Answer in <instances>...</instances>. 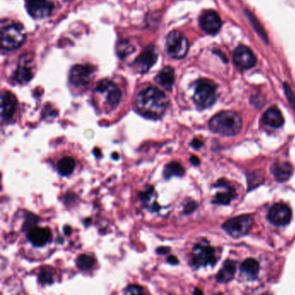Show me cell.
<instances>
[{
    "label": "cell",
    "mask_w": 295,
    "mask_h": 295,
    "mask_svg": "<svg viewBox=\"0 0 295 295\" xmlns=\"http://www.w3.org/2000/svg\"><path fill=\"white\" fill-rule=\"evenodd\" d=\"M167 106V97L156 87H148L137 96V110L145 118L153 119L161 118Z\"/></svg>",
    "instance_id": "obj_1"
},
{
    "label": "cell",
    "mask_w": 295,
    "mask_h": 295,
    "mask_svg": "<svg viewBox=\"0 0 295 295\" xmlns=\"http://www.w3.org/2000/svg\"><path fill=\"white\" fill-rule=\"evenodd\" d=\"M243 126L240 116L235 112H222L215 115L209 123V127L212 132L220 135H238Z\"/></svg>",
    "instance_id": "obj_2"
},
{
    "label": "cell",
    "mask_w": 295,
    "mask_h": 295,
    "mask_svg": "<svg viewBox=\"0 0 295 295\" xmlns=\"http://www.w3.org/2000/svg\"><path fill=\"white\" fill-rule=\"evenodd\" d=\"M25 39V31L20 23L3 21L1 23L0 42L2 49L11 51L22 46Z\"/></svg>",
    "instance_id": "obj_3"
},
{
    "label": "cell",
    "mask_w": 295,
    "mask_h": 295,
    "mask_svg": "<svg viewBox=\"0 0 295 295\" xmlns=\"http://www.w3.org/2000/svg\"><path fill=\"white\" fill-rule=\"evenodd\" d=\"M193 99L201 109L212 106L217 100V86L210 80H198L195 86Z\"/></svg>",
    "instance_id": "obj_4"
},
{
    "label": "cell",
    "mask_w": 295,
    "mask_h": 295,
    "mask_svg": "<svg viewBox=\"0 0 295 295\" xmlns=\"http://www.w3.org/2000/svg\"><path fill=\"white\" fill-rule=\"evenodd\" d=\"M95 92L99 97L104 99L103 101L105 106H107L111 110L114 109L122 101V94L121 90L110 80H104L100 81L96 86Z\"/></svg>",
    "instance_id": "obj_5"
},
{
    "label": "cell",
    "mask_w": 295,
    "mask_h": 295,
    "mask_svg": "<svg viewBox=\"0 0 295 295\" xmlns=\"http://www.w3.org/2000/svg\"><path fill=\"white\" fill-rule=\"evenodd\" d=\"M165 49L171 57L183 59L188 53V39L181 32L171 31L165 39Z\"/></svg>",
    "instance_id": "obj_6"
},
{
    "label": "cell",
    "mask_w": 295,
    "mask_h": 295,
    "mask_svg": "<svg viewBox=\"0 0 295 295\" xmlns=\"http://www.w3.org/2000/svg\"><path fill=\"white\" fill-rule=\"evenodd\" d=\"M253 223L254 219L251 216H239L225 222L223 228L232 238H239L249 233Z\"/></svg>",
    "instance_id": "obj_7"
},
{
    "label": "cell",
    "mask_w": 295,
    "mask_h": 295,
    "mask_svg": "<svg viewBox=\"0 0 295 295\" xmlns=\"http://www.w3.org/2000/svg\"><path fill=\"white\" fill-rule=\"evenodd\" d=\"M96 69L91 65H75L70 73V81L75 87H83L91 83Z\"/></svg>",
    "instance_id": "obj_8"
},
{
    "label": "cell",
    "mask_w": 295,
    "mask_h": 295,
    "mask_svg": "<svg viewBox=\"0 0 295 295\" xmlns=\"http://www.w3.org/2000/svg\"><path fill=\"white\" fill-rule=\"evenodd\" d=\"M217 261L215 249L206 244H198L194 247L193 255L191 258L192 264L196 268L214 265Z\"/></svg>",
    "instance_id": "obj_9"
},
{
    "label": "cell",
    "mask_w": 295,
    "mask_h": 295,
    "mask_svg": "<svg viewBox=\"0 0 295 295\" xmlns=\"http://www.w3.org/2000/svg\"><path fill=\"white\" fill-rule=\"evenodd\" d=\"M268 218L276 226H284L291 221L292 211L286 204L276 203L269 209Z\"/></svg>",
    "instance_id": "obj_10"
},
{
    "label": "cell",
    "mask_w": 295,
    "mask_h": 295,
    "mask_svg": "<svg viewBox=\"0 0 295 295\" xmlns=\"http://www.w3.org/2000/svg\"><path fill=\"white\" fill-rule=\"evenodd\" d=\"M25 4L29 14L36 19L49 17L54 10L51 0H26Z\"/></svg>",
    "instance_id": "obj_11"
},
{
    "label": "cell",
    "mask_w": 295,
    "mask_h": 295,
    "mask_svg": "<svg viewBox=\"0 0 295 295\" xmlns=\"http://www.w3.org/2000/svg\"><path fill=\"white\" fill-rule=\"evenodd\" d=\"M158 60V54L156 49L154 45H149L146 47L141 54L137 57L136 60L133 62V68L137 72L140 74H145L148 70L156 63Z\"/></svg>",
    "instance_id": "obj_12"
},
{
    "label": "cell",
    "mask_w": 295,
    "mask_h": 295,
    "mask_svg": "<svg viewBox=\"0 0 295 295\" xmlns=\"http://www.w3.org/2000/svg\"><path fill=\"white\" fill-rule=\"evenodd\" d=\"M199 23L203 31L207 34L214 35L220 30L222 20L217 12L207 11L201 15Z\"/></svg>",
    "instance_id": "obj_13"
},
{
    "label": "cell",
    "mask_w": 295,
    "mask_h": 295,
    "mask_svg": "<svg viewBox=\"0 0 295 295\" xmlns=\"http://www.w3.org/2000/svg\"><path fill=\"white\" fill-rule=\"evenodd\" d=\"M234 63L242 69H249L255 66L256 57L251 49L246 46H239L234 51Z\"/></svg>",
    "instance_id": "obj_14"
},
{
    "label": "cell",
    "mask_w": 295,
    "mask_h": 295,
    "mask_svg": "<svg viewBox=\"0 0 295 295\" xmlns=\"http://www.w3.org/2000/svg\"><path fill=\"white\" fill-rule=\"evenodd\" d=\"M18 107V101L11 92H4L1 95V116L3 120H10Z\"/></svg>",
    "instance_id": "obj_15"
},
{
    "label": "cell",
    "mask_w": 295,
    "mask_h": 295,
    "mask_svg": "<svg viewBox=\"0 0 295 295\" xmlns=\"http://www.w3.org/2000/svg\"><path fill=\"white\" fill-rule=\"evenodd\" d=\"M27 237L29 242L36 247L44 246L52 239V234L49 229L42 227H33L29 230Z\"/></svg>",
    "instance_id": "obj_16"
},
{
    "label": "cell",
    "mask_w": 295,
    "mask_h": 295,
    "mask_svg": "<svg viewBox=\"0 0 295 295\" xmlns=\"http://www.w3.org/2000/svg\"><path fill=\"white\" fill-rule=\"evenodd\" d=\"M293 169L289 162L277 161L272 167V173L278 181H286L291 177Z\"/></svg>",
    "instance_id": "obj_17"
},
{
    "label": "cell",
    "mask_w": 295,
    "mask_h": 295,
    "mask_svg": "<svg viewBox=\"0 0 295 295\" xmlns=\"http://www.w3.org/2000/svg\"><path fill=\"white\" fill-rule=\"evenodd\" d=\"M262 121L269 126L280 128L284 124L283 115L276 107H271L264 113Z\"/></svg>",
    "instance_id": "obj_18"
},
{
    "label": "cell",
    "mask_w": 295,
    "mask_h": 295,
    "mask_svg": "<svg viewBox=\"0 0 295 295\" xmlns=\"http://www.w3.org/2000/svg\"><path fill=\"white\" fill-rule=\"evenodd\" d=\"M33 77L32 69L28 64V59L25 61L20 60V63L18 64V69H16L14 73V80L16 82L19 84H24L29 82Z\"/></svg>",
    "instance_id": "obj_19"
},
{
    "label": "cell",
    "mask_w": 295,
    "mask_h": 295,
    "mask_svg": "<svg viewBox=\"0 0 295 295\" xmlns=\"http://www.w3.org/2000/svg\"><path fill=\"white\" fill-rule=\"evenodd\" d=\"M174 79L175 74L173 69H171V67H166L157 75L155 80L159 86H162L163 88L171 91V87L173 86Z\"/></svg>",
    "instance_id": "obj_20"
},
{
    "label": "cell",
    "mask_w": 295,
    "mask_h": 295,
    "mask_svg": "<svg viewBox=\"0 0 295 295\" xmlns=\"http://www.w3.org/2000/svg\"><path fill=\"white\" fill-rule=\"evenodd\" d=\"M237 271V264L233 261H226L223 264L220 271L217 273V280L221 283H226L231 281L234 278V274Z\"/></svg>",
    "instance_id": "obj_21"
},
{
    "label": "cell",
    "mask_w": 295,
    "mask_h": 295,
    "mask_svg": "<svg viewBox=\"0 0 295 295\" xmlns=\"http://www.w3.org/2000/svg\"><path fill=\"white\" fill-rule=\"evenodd\" d=\"M260 270V265L255 259L249 258L241 264V271L247 278L255 279L257 277Z\"/></svg>",
    "instance_id": "obj_22"
},
{
    "label": "cell",
    "mask_w": 295,
    "mask_h": 295,
    "mask_svg": "<svg viewBox=\"0 0 295 295\" xmlns=\"http://www.w3.org/2000/svg\"><path fill=\"white\" fill-rule=\"evenodd\" d=\"M234 196L235 192L234 188L225 184V190L223 192H217V194L215 195L212 202L218 205H228L234 198Z\"/></svg>",
    "instance_id": "obj_23"
},
{
    "label": "cell",
    "mask_w": 295,
    "mask_h": 295,
    "mask_svg": "<svg viewBox=\"0 0 295 295\" xmlns=\"http://www.w3.org/2000/svg\"><path fill=\"white\" fill-rule=\"evenodd\" d=\"M57 170L59 174L64 176L71 175L75 169V160L71 157H64L59 160L57 163Z\"/></svg>",
    "instance_id": "obj_24"
},
{
    "label": "cell",
    "mask_w": 295,
    "mask_h": 295,
    "mask_svg": "<svg viewBox=\"0 0 295 295\" xmlns=\"http://www.w3.org/2000/svg\"><path fill=\"white\" fill-rule=\"evenodd\" d=\"M185 174V169L178 162H171L165 167L164 175L166 179H170L172 176H182Z\"/></svg>",
    "instance_id": "obj_25"
},
{
    "label": "cell",
    "mask_w": 295,
    "mask_h": 295,
    "mask_svg": "<svg viewBox=\"0 0 295 295\" xmlns=\"http://www.w3.org/2000/svg\"><path fill=\"white\" fill-rule=\"evenodd\" d=\"M95 264H96L95 258L91 255H86V254L80 255L76 261L77 267H78L79 270H90V269H92Z\"/></svg>",
    "instance_id": "obj_26"
},
{
    "label": "cell",
    "mask_w": 295,
    "mask_h": 295,
    "mask_svg": "<svg viewBox=\"0 0 295 295\" xmlns=\"http://www.w3.org/2000/svg\"><path fill=\"white\" fill-rule=\"evenodd\" d=\"M134 52V48L128 41H122L117 45V54L121 58L127 57Z\"/></svg>",
    "instance_id": "obj_27"
},
{
    "label": "cell",
    "mask_w": 295,
    "mask_h": 295,
    "mask_svg": "<svg viewBox=\"0 0 295 295\" xmlns=\"http://www.w3.org/2000/svg\"><path fill=\"white\" fill-rule=\"evenodd\" d=\"M38 281L43 285L45 284H52L53 282V275L52 273L50 272L49 270L44 269L42 270L38 275Z\"/></svg>",
    "instance_id": "obj_28"
},
{
    "label": "cell",
    "mask_w": 295,
    "mask_h": 295,
    "mask_svg": "<svg viewBox=\"0 0 295 295\" xmlns=\"http://www.w3.org/2000/svg\"><path fill=\"white\" fill-rule=\"evenodd\" d=\"M124 295H145L141 287L138 285H130L124 291Z\"/></svg>",
    "instance_id": "obj_29"
},
{
    "label": "cell",
    "mask_w": 295,
    "mask_h": 295,
    "mask_svg": "<svg viewBox=\"0 0 295 295\" xmlns=\"http://www.w3.org/2000/svg\"><path fill=\"white\" fill-rule=\"evenodd\" d=\"M284 89H285V92H286V97L288 99L290 104L292 105V108L295 111V96L293 93H292V90L290 88L289 85L288 84H284Z\"/></svg>",
    "instance_id": "obj_30"
},
{
    "label": "cell",
    "mask_w": 295,
    "mask_h": 295,
    "mask_svg": "<svg viewBox=\"0 0 295 295\" xmlns=\"http://www.w3.org/2000/svg\"><path fill=\"white\" fill-rule=\"evenodd\" d=\"M170 248L169 247H159L156 250V252L159 255H166L167 253L170 252Z\"/></svg>",
    "instance_id": "obj_31"
},
{
    "label": "cell",
    "mask_w": 295,
    "mask_h": 295,
    "mask_svg": "<svg viewBox=\"0 0 295 295\" xmlns=\"http://www.w3.org/2000/svg\"><path fill=\"white\" fill-rule=\"evenodd\" d=\"M167 261L169 264H173V265L179 264L178 258H176V256H174V255H170V256H168Z\"/></svg>",
    "instance_id": "obj_32"
},
{
    "label": "cell",
    "mask_w": 295,
    "mask_h": 295,
    "mask_svg": "<svg viewBox=\"0 0 295 295\" xmlns=\"http://www.w3.org/2000/svg\"><path fill=\"white\" fill-rule=\"evenodd\" d=\"M202 145H203L202 142H201V141L197 140V139H195V140H193L192 144H191V146L193 147L194 149H199V148H201Z\"/></svg>",
    "instance_id": "obj_33"
},
{
    "label": "cell",
    "mask_w": 295,
    "mask_h": 295,
    "mask_svg": "<svg viewBox=\"0 0 295 295\" xmlns=\"http://www.w3.org/2000/svg\"><path fill=\"white\" fill-rule=\"evenodd\" d=\"M191 163L194 164V165H198L199 164V159L197 157V156H191Z\"/></svg>",
    "instance_id": "obj_34"
},
{
    "label": "cell",
    "mask_w": 295,
    "mask_h": 295,
    "mask_svg": "<svg viewBox=\"0 0 295 295\" xmlns=\"http://www.w3.org/2000/svg\"><path fill=\"white\" fill-rule=\"evenodd\" d=\"M193 295H203V293L199 288H196L194 290Z\"/></svg>",
    "instance_id": "obj_35"
},
{
    "label": "cell",
    "mask_w": 295,
    "mask_h": 295,
    "mask_svg": "<svg viewBox=\"0 0 295 295\" xmlns=\"http://www.w3.org/2000/svg\"><path fill=\"white\" fill-rule=\"evenodd\" d=\"M70 232H71V229H70V227L66 226L64 228V232L66 233L67 235H69L70 234Z\"/></svg>",
    "instance_id": "obj_36"
}]
</instances>
